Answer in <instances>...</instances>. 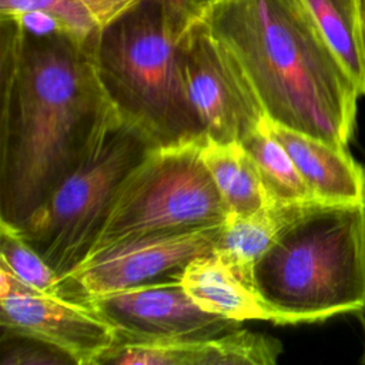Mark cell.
Here are the masks:
<instances>
[{
    "instance_id": "e0dca14e",
    "label": "cell",
    "mask_w": 365,
    "mask_h": 365,
    "mask_svg": "<svg viewBox=\"0 0 365 365\" xmlns=\"http://www.w3.org/2000/svg\"><path fill=\"white\" fill-rule=\"evenodd\" d=\"M281 351L278 339L237 328L220 336L192 341L190 365H272Z\"/></svg>"
},
{
    "instance_id": "5b68a950",
    "label": "cell",
    "mask_w": 365,
    "mask_h": 365,
    "mask_svg": "<svg viewBox=\"0 0 365 365\" xmlns=\"http://www.w3.org/2000/svg\"><path fill=\"white\" fill-rule=\"evenodd\" d=\"M204 141L154 147L117 188L87 257L145 237L222 225L230 211L201 158Z\"/></svg>"
},
{
    "instance_id": "603a6c76",
    "label": "cell",
    "mask_w": 365,
    "mask_h": 365,
    "mask_svg": "<svg viewBox=\"0 0 365 365\" xmlns=\"http://www.w3.org/2000/svg\"><path fill=\"white\" fill-rule=\"evenodd\" d=\"M362 212H364V237H365V190H364V198H362ZM362 321L365 322V314H362Z\"/></svg>"
},
{
    "instance_id": "7a4b0ae2",
    "label": "cell",
    "mask_w": 365,
    "mask_h": 365,
    "mask_svg": "<svg viewBox=\"0 0 365 365\" xmlns=\"http://www.w3.org/2000/svg\"><path fill=\"white\" fill-rule=\"evenodd\" d=\"M207 23L271 120L349 147L362 96L301 0H220Z\"/></svg>"
},
{
    "instance_id": "8992f818",
    "label": "cell",
    "mask_w": 365,
    "mask_h": 365,
    "mask_svg": "<svg viewBox=\"0 0 365 365\" xmlns=\"http://www.w3.org/2000/svg\"><path fill=\"white\" fill-rule=\"evenodd\" d=\"M154 147L140 128L121 120L48 200L11 230L63 279L86 259L117 188Z\"/></svg>"
},
{
    "instance_id": "4fadbf2b",
    "label": "cell",
    "mask_w": 365,
    "mask_h": 365,
    "mask_svg": "<svg viewBox=\"0 0 365 365\" xmlns=\"http://www.w3.org/2000/svg\"><path fill=\"white\" fill-rule=\"evenodd\" d=\"M201 158L230 212L251 214L271 205L257 164L240 141L205 138Z\"/></svg>"
},
{
    "instance_id": "277c9868",
    "label": "cell",
    "mask_w": 365,
    "mask_h": 365,
    "mask_svg": "<svg viewBox=\"0 0 365 365\" xmlns=\"http://www.w3.org/2000/svg\"><path fill=\"white\" fill-rule=\"evenodd\" d=\"M190 29L161 0H141L104 24L93 46L100 80L121 120L157 147L207 138L184 83Z\"/></svg>"
},
{
    "instance_id": "5bb4252c",
    "label": "cell",
    "mask_w": 365,
    "mask_h": 365,
    "mask_svg": "<svg viewBox=\"0 0 365 365\" xmlns=\"http://www.w3.org/2000/svg\"><path fill=\"white\" fill-rule=\"evenodd\" d=\"M287 207L271 204L251 214L230 212L220 227L212 252L254 288L255 265L281 230Z\"/></svg>"
},
{
    "instance_id": "9c48e42d",
    "label": "cell",
    "mask_w": 365,
    "mask_h": 365,
    "mask_svg": "<svg viewBox=\"0 0 365 365\" xmlns=\"http://www.w3.org/2000/svg\"><path fill=\"white\" fill-rule=\"evenodd\" d=\"M86 304L114 327L117 342L201 341L240 327L238 321L198 307L180 277L94 297Z\"/></svg>"
},
{
    "instance_id": "7402d4cb",
    "label": "cell",
    "mask_w": 365,
    "mask_h": 365,
    "mask_svg": "<svg viewBox=\"0 0 365 365\" xmlns=\"http://www.w3.org/2000/svg\"><path fill=\"white\" fill-rule=\"evenodd\" d=\"M359 13H361V30H362V37L365 44V0H359Z\"/></svg>"
},
{
    "instance_id": "ffe728a7",
    "label": "cell",
    "mask_w": 365,
    "mask_h": 365,
    "mask_svg": "<svg viewBox=\"0 0 365 365\" xmlns=\"http://www.w3.org/2000/svg\"><path fill=\"white\" fill-rule=\"evenodd\" d=\"M93 14L100 27L114 20L141 0H80ZM187 26L204 21L210 17L220 0H161Z\"/></svg>"
},
{
    "instance_id": "44dd1931",
    "label": "cell",
    "mask_w": 365,
    "mask_h": 365,
    "mask_svg": "<svg viewBox=\"0 0 365 365\" xmlns=\"http://www.w3.org/2000/svg\"><path fill=\"white\" fill-rule=\"evenodd\" d=\"M1 364H76L66 352L34 338L4 334L1 335Z\"/></svg>"
},
{
    "instance_id": "ba28073f",
    "label": "cell",
    "mask_w": 365,
    "mask_h": 365,
    "mask_svg": "<svg viewBox=\"0 0 365 365\" xmlns=\"http://www.w3.org/2000/svg\"><path fill=\"white\" fill-rule=\"evenodd\" d=\"M0 324L4 334L38 339L77 365H97L115 342L114 327L86 302L40 292L0 264Z\"/></svg>"
},
{
    "instance_id": "9a60e30c",
    "label": "cell",
    "mask_w": 365,
    "mask_h": 365,
    "mask_svg": "<svg viewBox=\"0 0 365 365\" xmlns=\"http://www.w3.org/2000/svg\"><path fill=\"white\" fill-rule=\"evenodd\" d=\"M315 26L365 96V44L359 0H301Z\"/></svg>"
},
{
    "instance_id": "6da1fadb",
    "label": "cell",
    "mask_w": 365,
    "mask_h": 365,
    "mask_svg": "<svg viewBox=\"0 0 365 365\" xmlns=\"http://www.w3.org/2000/svg\"><path fill=\"white\" fill-rule=\"evenodd\" d=\"M94 41L0 16V225L23 224L121 121Z\"/></svg>"
},
{
    "instance_id": "7c38bea8",
    "label": "cell",
    "mask_w": 365,
    "mask_h": 365,
    "mask_svg": "<svg viewBox=\"0 0 365 365\" xmlns=\"http://www.w3.org/2000/svg\"><path fill=\"white\" fill-rule=\"evenodd\" d=\"M180 282L204 311L238 322H274V312L258 291L214 252L195 257L180 272Z\"/></svg>"
},
{
    "instance_id": "30bf717a",
    "label": "cell",
    "mask_w": 365,
    "mask_h": 365,
    "mask_svg": "<svg viewBox=\"0 0 365 365\" xmlns=\"http://www.w3.org/2000/svg\"><path fill=\"white\" fill-rule=\"evenodd\" d=\"M220 227L153 235L108 247L87 257L63 278V297L86 302L104 294L180 277L191 259L214 251Z\"/></svg>"
},
{
    "instance_id": "52a82bcc",
    "label": "cell",
    "mask_w": 365,
    "mask_h": 365,
    "mask_svg": "<svg viewBox=\"0 0 365 365\" xmlns=\"http://www.w3.org/2000/svg\"><path fill=\"white\" fill-rule=\"evenodd\" d=\"M182 70L188 100L207 138L241 143L262 123L267 114L258 94L207 20L194 24L185 34Z\"/></svg>"
},
{
    "instance_id": "ac0fdd59",
    "label": "cell",
    "mask_w": 365,
    "mask_h": 365,
    "mask_svg": "<svg viewBox=\"0 0 365 365\" xmlns=\"http://www.w3.org/2000/svg\"><path fill=\"white\" fill-rule=\"evenodd\" d=\"M1 265L31 288L63 297L61 277L11 228L1 227Z\"/></svg>"
},
{
    "instance_id": "d6986e66",
    "label": "cell",
    "mask_w": 365,
    "mask_h": 365,
    "mask_svg": "<svg viewBox=\"0 0 365 365\" xmlns=\"http://www.w3.org/2000/svg\"><path fill=\"white\" fill-rule=\"evenodd\" d=\"M29 11L47 14L63 33L86 43L94 41L101 29L80 0H0V16Z\"/></svg>"
},
{
    "instance_id": "cb8c5ba5",
    "label": "cell",
    "mask_w": 365,
    "mask_h": 365,
    "mask_svg": "<svg viewBox=\"0 0 365 365\" xmlns=\"http://www.w3.org/2000/svg\"><path fill=\"white\" fill-rule=\"evenodd\" d=\"M364 327H365V322H364ZM362 364H365V349H364V356H362Z\"/></svg>"
},
{
    "instance_id": "2e32d148",
    "label": "cell",
    "mask_w": 365,
    "mask_h": 365,
    "mask_svg": "<svg viewBox=\"0 0 365 365\" xmlns=\"http://www.w3.org/2000/svg\"><path fill=\"white\" fill-rule=\"evenodd\" d=\"M241 144L254 158L271 204H291L318 200L299 174L284 145L262 123L244 137Z\"/></svg>"
},
{
    "instance_id": "8fae6325",
    "label": "cell",
    "mask_w": 365,
    "mask_h": 365,
    "mask_svg": "<svg viewBox=\"0 0 365 365\" xmlns=\"http://www.w3.org/2000/svg\"><path fill=\"white\" fill-rule=\"evenodd\" d=\"M265 124L288 151L315 198L327 202H362L365 170L348 148L292 130L268 115Z\"/></svg>"
},
{
    "instance_id": "3957f363",
    "label": "cell",
    "mask_w": 365,
    "mask_h": 365,
    "mask_svg": "<svg viewBox=\"0 0 365 365\" xmlns=\"http://www.w3.org/2000/svg\"><path fill=\"white\" fill-rule=\"evenodd\" d=\"M274 324L322 322L365 314L362 202H291L275 240L254 269Z\"/></svg>"
}]
</instances>
